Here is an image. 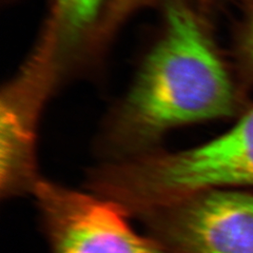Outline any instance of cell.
<instances>
[{
	"mask_svg": "<svg viewBox=\"0 0 253 253\" xmlns=\"http://www.w3.org/2000/svg\"><path fill=\"white\" fill-rule=\"evenodd\" d=\"M241 99L226 63L194 13L172 4L161 42L111 111L101 150L117 162L155 151L173 129L232 116Z\"/></svg>",
	"mask_w": 253,
	"mask_h": 253,
	"instance_id": "6da1fadb",
	"label": "cell"
},
{
	"mask_svg": "<svg viewBox=\"0 0 253 253\" xmlns=\"http://www.w3.org/2000/svg\"><path fill=\"white\" fill-rule=\"evenodd\" d=\"M110 181L116 199L137 214L211 189L253 186V107L203 145L117 164Z\"/></svg>",
	"mask_w": 253,
	"mask_h": 253,
	"instance_id": "7a4b0ae2",
	"label": "cell"
},
{
	"mask_svg": "<svg viewBox=\"0 0 253 253\" xmlns=\"http://www.w3.org/2000/svg\"><path fill=\"white\" fill-rule=\"evenodd\" d=\"M33 193L51 253H171L134 230L120 205L96 193L42 178Z\"/></svg>",
	"mask_w": 253,
	"mask_h": 253,
	"instance_id": "3957f363",
	"label": "cell"
},
{
	"mask_svg": "<svg viewBox=\"0 0 253 253\" xmlns=\"http://www.w3.org/2000/svg\"><path fill=\"white\" fill-rule=\"evenodd\" d=\"M171 253H253V193L211 189L145 212Z\"/></svg>",
	"mask_w": 253,
	"mask_h": 253,
	"instance_id": "277c9868",
	"label": "cell"
},
{
	"mask_svg": "<svg viewBox=\"0 0 253 253\" xmlns=\"http://www.w3.org/2000/svg\"><path fill=\"white\" fill-rule=\"evenodd\" d=\"M53 90L35 66L26 69L2 92L0 108V190L2 197L33 192L39 180L35 146L37 126Z\"/></svg>",
	"mask_w": 253,
	"mask_h": 253,
	"instance_id": "5b68a950",
	"label": "cell"
},
{
	"mask_svg": "<svg viewBox=\"0 0 253 253\" xmlns=\"http://www.w3.org/2000/svg\"><path fill=\"white\" fill-rule=\"evenodd\" d=\"M102 0H57V20L63 38L73 39L94 20Z\"/></svg>",
	"mask_w": 253,
	"mask_h": 253,
	"instance_id": "8992f818",
	"label": "cell"
},
{
	"mask_svg": "<svg viewBox=\"0 0 253 253\" xmlns=\"http://www.w3.org/2000/svg\"><path fill=\"white\" fill-rule=\"evenodd\" d=\"M243 9L236 35V54L243 72L253 83V0H244Z\"/></svg>",
	"mask_w": 253,
	"mask_h": 253,
	"instance_id": "52a82bcc",
	"label": "cell"
}]
</instances>
